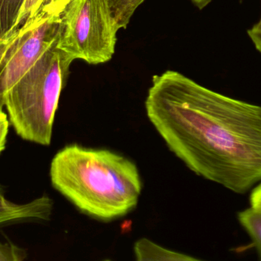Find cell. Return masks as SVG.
<instances>
[{"label": "cell", "instance_id": "obj_15", "mask_svg": "<svg viewBox=\"0 0 261 261\" xmlns=\"http://www.w3.org/2000/svg\"><path fill=\"white\" fill-rule=\"evenodd\" d=\"M18 32V31L17 29L15 32H12L10 35L0 38V64H1L6 52L9 50V48L12 45L14 41H15V38H17Z\"/></svg>", "mask_w": 261, "mask_h": 261}, {"label": "cell", "instance_id": "obj_6", "mask_svg": "<svg viewBox=\"0 0 261 261\" xmlns=\"http://www.w3.org/2000/svg\"><path fill=\"white\" fill-rule=\"evenodd\" d=\"M53 208V200L46 195L28 203H14L6 197L0 185V225L23 220L47 221Z\"/></svg>", "mask_w": 261, "mask_h": 261}, {"label": "cell", "instance_id": "obj_14", "mask_svg": "<svg viewBox=\"0 0 261 261\" xmlns=\"http://www.w3.org/2000/svg\"><path fill=\"white\" fill-rule=\"evenodd\" d=\"M248 35L254 44L256 50L261 54V15L259 21L251 29H248Z\"/></svg>", "mask_w": 261, "mask_h": 261}, {"label": "cell", "instance_id": "obj_17", "mask_svg": "<svg viewBox=\"0 0 261 261\" xmlns=\"http://www.w3.org/2000/svg\"><path fill=\"white\" fill-rule=\"evenodd\" d=\"M191 1L196 7L199 8V9H202L206 7L211 3L212 0H191Z\"/></svg>", "mask_w": 261, "mask_h": 261}, {"label": "cell", "instance_id": "obj_2", "mask_svg": "<svg viewBox=\"0 0 261 261\" xmlns=\"http://www.w3.org/2000/svg\"><path fill=\"white\" fill-rule=\"evenodd\" d=\"M50 178L54 188L80 211L104 222L133 211L142 191L138 167L128 158L76 144L55 154Z\"/></svg>", "mask_w": 261, "mask_h": 261}, {"label": "cell", "instance_id": "obj_11", "mask_svg": "<svg viewBox=\"0 0 261 261\" xmlns=\"http://www.w3.org/2000/svg\"><path fill=\"white\" fill-rule=\"evenodd\" d=\"M57 1H59V0H24V4L20 11L18 19H17L15 29L16 30L18 29V28L24 22L27 18L35 15L43 6L55 3Z\"/></svg>", "mask_w": 261, "mask_h": 261}, {"label": "cell", "instance_id": "obj_10", "mask_svg": "<svg viewBox=\"0 0 261 261\" xmlns=\"http://www.w3.org/2000/svg\"><path fill=\"white\" fill-rule=\"evenodd\" d=\"M145 0H108L112 14L120 29H126L130 18Z\"/></svg>", "mask_w": 261, "mask_h": 261}, {"label": "cell", "instance_id": "obj_5", "mask_svg": "<svg viewBox=\"0 0 261 261\" xmlns=\"http://www.w3.org/2000/svg\"><path fill=\"white\" fill-rule=\"evenodd\" d=\"M69 0L43 6L18 28V35L0 64V109L6 94L44 52L58 41L61 15Z\"/></svg>", "mask_w": 261, "mask_h": 261}, {"label": "cell", "instance_id": "obj_9", "mask_svg": "<svg viewBox=\"0 0 261 261\" xmlns=\"http://www.w3.org/2000/svg\"><path fill=\"white\" fill-rule=\"evenodd\" d=\"M239 221L252 240L261 260V211L251 207L239 213Z\"/></svg>", "mask_w": 261, "mask_h": 261}, {"label": "cell", "instance_id": "obj_3", "mask_svg": "<svg viewBox=\"0 0 261 261\" xmlns=\"http://www.w3.org/2000/svg\"><path fill=\"white\" fill-rule=\"evenodd\" d=\"M71 64L56 42L8 92L5 107L9 123L24 140L50 145L60 97Z\"/></svg>", "mask_w": 261, "mask_h": 261}, {"label": "cell", "instance_id": "obj_13", "mask_svg": "<svg viewBox=\"0 0 261 261\" xmlns=\"http://www.w3.org/2000/svg\"><path fill=\"white\" fill-rule=\"evenodd\" d=\"M9 125L10 123L8 115L0 109V155L6 149Z\"/></svg>", "mask_w": 261, "mask_h": 261}, {"label": "cell", "instance_id": "obj_16", "mask_svg": "<svg viewBox=\"0 0 261 261\" xmlns=\"http://www.w3.org/2000/svg\"><path fill=\"white\" fill-rule=\"evenodd\" d=\"M250 202L252 208L261 211V182L253 189Z\"/></svg>", "mask_w": 261, "mask_h": 261}, {"label": "cell", "instance_id": "obj_4", "mask_svg": "<svg viewBox=\"0 0 261 261\" xmlns=\"http://www.w3.org/2000/svg\"><path fill=\"white\" fill-rule=\"evenodd\" d=\"M119 29L108 0H69L61 13L57 48L71 62H108L114 55Z\"/></svg>", "mask_w": 261, "mask_h": 261}, {"label": "cell", "instance_id": "obj_1", "mask_svg": "<svg viewBox=\"0 0 261 261\" xmlns=\"http://www.w3.org/2000/svg\"><path fill=\"white\" fill-rule=\"evenodd\" d=\"M146 114L197 176L238 194L261 182V106L225 96L175 70L152 78Z\"/></svg>", "mask_w": 261, "mask_h": 261}, {"label": "cell", "instance_id": "obj_12", "mask_svg": "<svg viewBox=\"0 0 261 261\" xmlns=\"http://www.w3.org/2000/svg\"><path fill=\"white\" fill-rule=\"evenodd\" d=\"M27 251L13 243L0 242V261H21L27 258Z\"/></svg>", "mask_w": 261, "mask_h": 261}, {"label": "cell", "instance_id": "obj_7", "mask_svg": "<svg viewBox=\"0 0 261 261\" xmlns=\"http://www.w3.org/2000/svg\"><path fill=\"white\" fill-rule=\"evenodd\" d=\"M135 258L138 261H196L199 259L176 252L156 245L149 239H139L134 246Z\"/></svg>", "mask_w": 261, "mask_h": 261}, {"label": "cell", "instance_id": "obj_8", "mask_svg": "<svg viewBox=\"0 0 261 261\" xmlns=\"http://www.w3.org/2000/svg\"><path fill=\"white\" fill-rule=\"evenodd\" d=\"M24 0H0V38L15 32V25Z\"/></svg>", "mask_w": 261, "mask_h": 261}]
</instances>
